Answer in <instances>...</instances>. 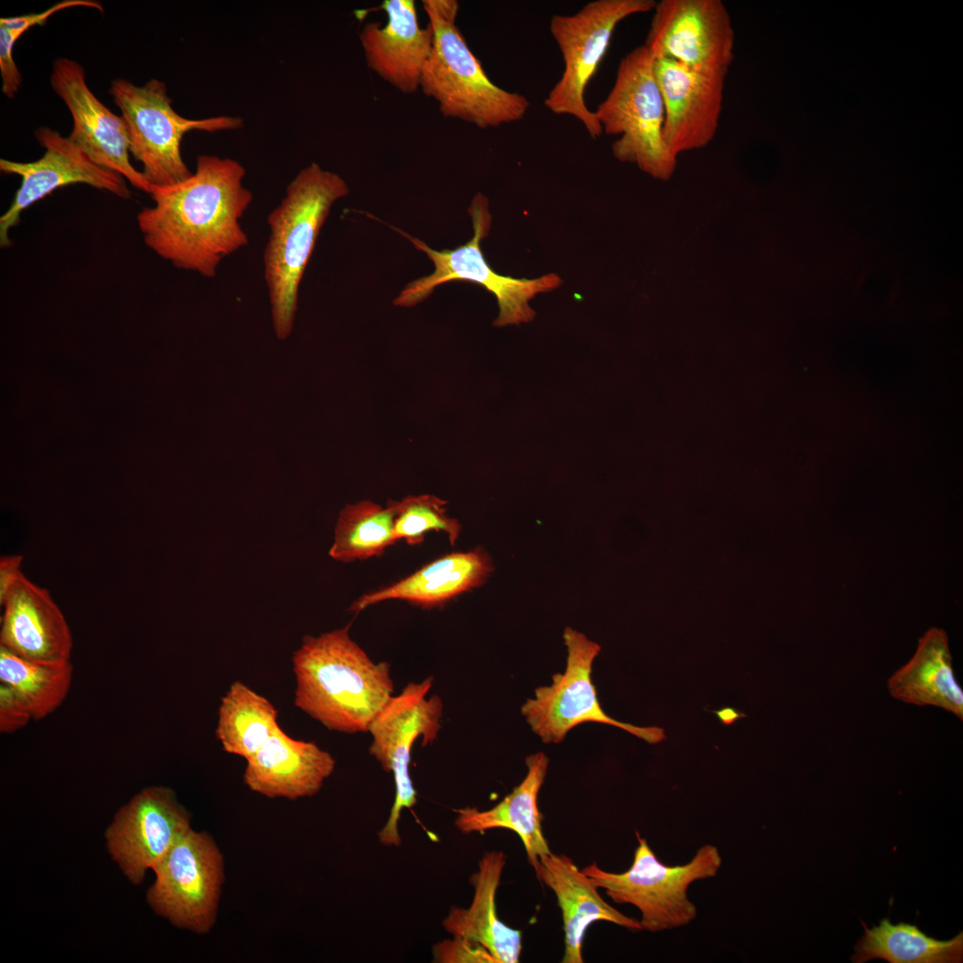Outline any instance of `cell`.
I'll list each match as a JSON object with an SVG mask.
<instances>
[{
    "mask_svg": "<svg viewBox=\"0 0 963 963\" xmlns=\"http://www.w3.org/2000/svg\"><path fill=\"white\" fill-rule=\"evenodd\" d=\"M492 570L491 558L482 548L447 554L395 583L363 595L350 610L358 613L387 600L424 608L440 606L482 585Z\"/></svg>",
    "mask_w": 963,
    "mask_h": 963,
    "instance_id": "7402d4cb",
    "label": "cell"
},
{
    "mask_svg": "<svg viewBox=\"0 0 963 963\" xmlns=\"http://www.w3.org/2000/svg\"><path fill=\"white\" fill-rule=\"evenodd\" d=\"M395 516L393 500H389L385 507L370 500L347 505L335 525L330 556L349 563L382 556L396 543Z\"/></svg>",
    "mask_w": 963,
    "mask_h": 963,
    "instance_id": "83f0119b",
    "label": "cell"
},
{
    "mask_svg": "<svg viewBox=\"0 0 963 963\" xmlns=\"http://www.w3.org/2000/svg\"><path fill=\"white\" fill-rule=\"evenodd\" d=\"M35 136L45 149L40 159L31 162L0 160L1 171L21 177L12 204L0 218L1 247L11 245L8 233L19 223L21 212L60 187L86 184L122 199L130 198L122 176L96 165L69 137L46 127L38 128Z\"/></svg>",
    "mask_w": 963,
    "mask_h": 963,
    "instance_id": "5bb4252c",
    "label": "cell"
},
{
    "mask_svg": "<svg viewBox=\"0 0 963 963\" xmlns=\"http://www.w3.org/2000/svg\"><path fill=\"white\" fill-rule=\"evenodd\" d=\"M433 678L409 682L398 696H391L368 727L372 736L369 753L383 770L391 773L395 782V799L385 826L379 831L380 842L386 846H399L401 838L399 820L404 808L416 803V791L409 775L411 750L422 737L423 745L432 744L441 728L443 704L437 695L428 696Z\"/></svg>",
    "mask_w": 963,
    "mask_h": 963,
    "instance_id": "8fae6325",
    "label": "cell"
},
{
    "mask_svg": "<svg viewBox=\"0 0 963 963\" xmlns=\"http://www.w3.org/2000/svg\"><path fill=\"white\" fill-rule=\"evenodd\" d=\"M664 107L663 139L676 157L701 149L715 137L722 112L725 75L694 70L666 58H654Z\"/></svg>",
    "mask_w": 963,
    "mask_h": 963,
    "instance_id": "e0dca14e",
    "label": "cell"
},
{
    "mask_svg": "<svg viewBox=\"0 0 963 963\" xmlns=\"http://www.w3.org/2000/svg\"><path fill=\"white\" fill-rule=\"evenodd\" d=\"M713 712L717 715L720 721L725 726L732 725L738 719L746 716L743 712H740L739 711L732 707H724L718 711H713Z\"/></svg>",
    "mask_w": 963,
    "mask_h": 963,
    "instance_id": "836d02e7",
    "label": "cell"
},
{
    "mask_svg": "<svg viewBox=\"0 0 963 963\" xmlns=\"http://www.w3.org/2000/svg\"><path fill=\"white\" fill-rule=\"evenodd\" d=\"M51 86L72 117L68 136L96 165L122 176L135 188L151 193L152 185L129 159V138L121 116L111 112L92 93L84 68L62 57L53 63Z\"/></svg>",
    "mask_w": 963,
    "mask_h": 963,
    "instance_id": "2e32d148",
    "label": "cell"
},
{
    "mask_svg": "<svg viewBox=\"0 0 963 963\" xmlns=\"http://www.w3.org/2000/svg\"><path fill=\"white\" fill-rule=\"evenodd\" d=\"M638 846L630 868L621 873L602 869L596 862L581 871L615 903L631 904L641 914L643 931L652 933L689 925L697 909L687 896L690 885L713 877L722 863L718 848L704 844L686 864L662 863L637 831Z\"/></svg>",
    "mask_w": 963,
    "mask_h": 963,
    "instance_id": "5b68a950",
    "label": "cell"
},
{
    "mask_svg": "<svg viewBox=\"0 0 963 963\" xmlns=\"http://www.w3.org/2000/svg\"><path fill=\"white\" fill-rule=\"evenodd\" d=\"M153 871L155 881L147 892L152 910L179 928L209 933L225 880L224 858L214 839L190 827Z\"/></svg>",
    "mask_w": 963,
    "mask_h": 963,
    "instance_id": "30bf717a",
    "label": "cell"
},
{
    "mask_svg": "<svg viewBox=\"0 0 963 963\" xmlns=\"http://www.w3.org/2000/svg\"><path fill=\"white\" fill-rule=\"evenodd\" d=\"M277 727L275 706L244 683L235 681L222 697L216 736L226 753L248 760Z\"/></svg>",
    "mask_w": 963,
    "mask_h": 963,
    "instance_id": "4316f807",
    "label": "cell"
},
{
    "mask_svg": "<svg viewBox=\"0 0 963 963\" xmlns=\"http://www.w3.org/2000/svg\"><path fill=\"white\" fill-rule=\"evenodd\" d=\"M548 761L541 752L528 756L525 760L527 774L509 794L489 810L481 811L474 807L455 810L456 827L464 834L483 833L494 828H506L516 833L535 871L539 860L551 852L543 835L542 815L538 806Z\"/></svg>",
    "mask_w": 963,
    "mask_h": 963,
    "instance_id": "cb8c5ba5",
    "label": "cell"
},
{
    "mask_svg": "<svg viewBox=\"0 0 963 963\" xmlns=\"http://www.w3.org/2000/svg\"><path fill=\"white\" fill-rule=\"evenodd\" d=\"M654 0H595L572 15H554L550 32L564 62L559 80L544 100L553 113L571 115L589 136L603 134L594 111L587 106L585 91L605 56L618 24L634 14L652 12Z\"/></svg>",
    "mask_w": 963,
    "mask_h": 963,
    "instance_id": "9c48e42d",
    "label": "cell"
},
{
    "mask_svg": "<svg viewBox=\"0 0 963 963\" xmlns=\"http://www.w3.org/2000/svg\"><path fill=\"white\" fill-rule=\"evenodd\" d=\"M434 955L439 962L497 963L482 946L458 937L437 944L434 947Z\"/></svg>",
    "mask_w": 963,
    "mask_h": 963,
    "instance_id": "4dcf8cb0",
    "label": "cell"
},
{
    "mask_svg": "<svg viewBox=\"0 0 963 963\" xmlns=\"http://www.w3.org/2000/svg\"><path fill=\"white\" fill-rule=\"evenodd\" d=\"M244 177L237 160L202 154L186 180L152 186L154 204L137 215L146 246L177 268L214 277L220 262L249 242L240 223L253 200Z\"/></svg>",
    "mask_w": 963,
    "mask_h": 963,
    "instance_id": "6da1fadb",
    "label": "cell"
},
{
    "mask_svg": "<svg viewBox=\"0 0 963 963\" xmlns=\"http://www.w3.org/2000/svg\"><path fill=\"white\" fill-rule=\"evenodd\" d=\"M433 43L419 89L446 118L486 129L521 120L530 108L524 95L497 86L468 46L457 25L456 0H423Z\"/></svg>",
    "mask_w": 963,
    "mask_h": 963,
    "instance_id": "277c9868",
    "label": "cell"
},
{
    "mask_svg": "<svg viewBox=\"0 0 963 963\" xmlns=\"http://www.w3.org/2000/svg\"><path fill=\"white\" fill-rule=\"evenodd\" d=\"M506 862L501 851L485 852L478 870L470 877L474 887L470 907H452L442 926L453 937L482 946L497 963H517L523 950L522 931L502 922L496 908V893Z\"/></svg>",
    "mask_w": 963,
    "mask_h": 963,
    "instance_id": "603a6c76",
    "label": "cell"
},
{
    "mask_svg": "<svg viewBox=\"0 0 963 963\" xmlns=\"http://www.w3.org/2000/svg\"><path fill=\"white\" fill-rule=\"evenodd\" d=\"M350 627L303 638L292 657L294 704L329 730L355 734L368 731L394 685L391 665L374 663Z\"/></svg>",
    "mask_w": 963,
    "mask_h": 963,
    "instance_id": "7a4b0ae2",
    "label": "cell"
},
{
    "mask_svg": "<svg viewBox=\"0 0 963 963\" xmlns=\"http://www.w3.org/2000/svg\"><path fill=\"white\" fill-rule=\"evenodd\" d=\"M644 45L694 70L727 76L735 54V30L721 0L656 2Z\"/></svg>",
    "mask_w": 963,
    "mask_h": 963,
    "instance_id": "4fadbf2b",
    "label": "cell"
},
{
    "mask_svg": "<svg viewBox=\"0 0 963 963\" xmlns=\"http://www.w3.org/2000/svg\"><path fill=\"white\" fill-rule=\"evenodd\" d=\"M537 878L556 894L564 933L563 963H582V942L588 927L607 921L631 932L643 931L639 920L628 917L607 903L573 860L552 852L539 860Z\"/></svg>",
    "mask_w": 963,
    "mask_h": 963,
    "instance_id": "44dd1931",
    "label": "cell"
},
{
    "mask_svg": "<svg viewBox=\"0 0 963 963\" xmlns=\"http://www.w3.org/2000/svg\"><path fill=\"white\" fill-rule=\"evenodd\" d=\"M33 719L30 710L21 697L8 685L0 686V729L13 732Z\"/></svg>",
    "mask_w": 963,
    "mask_h": 963,
    "instance_id": "1f68e13d",
    "label": "cell"
},
{
    "mask_svg": "<svg viewBox=\"0 0 963 963\" xmlns=\"http://www.w3.org/2000/svg\"><path fill=\"white\" fill-rule=\"evenodd\" d=\"M854 946L852 961L885 959L890 963H959L963 960V932L940 941L928 936L915 924H893L888 918L868 928Z\"/></svg>",
    "mask_w": 963,
    "mask_h": 963,
    "instance_id": "484cf974",
    "label": "cell"
},
{
    "mask_svg": "<svg viewBox=\"0 0 963 963\" xmlns=\"http://www.w3.org/2000/svg\"><path fill=\"white\" fill-rule=\"evenodd\" d=\"M335 768L334 758L313 742L297 740L280 727L246 760L243 782L268 798L315 795Z\"/></svg>",
    "mask_w": 963,
    "mask_h": 963,
    "instance_id": "ffe728a7",
    "label": "cell"
},
{
    "mask_svg": "<svg viewBox=\"0 0 963 963\" xmlns=\"http://www.w3.org/2000/svg\"><path fill=\"white\" fill-rule=\"evenodd\" d=\"M468 211L473 220V235L465 244L453 250H433L424 241L396 229L428 256L434 265V271L407 284L393 304L399 307L415 306L427 298L437 286L463 280L478 284L494 294L499 308L494 325L501 327L533 320L536 313L529 301L539 293L560 286L562 279L554 273L535 279H520L496 273L488 264L480 246L491 225L492 217L487 197L477 193Z\"/></svg>",
    "mask_w": 963,
    "mask_h": 963,
    "instance_id": "ba28073f",
    "label": "cell"
},
{
    "mask_svg": "<svg viewBox=\"0 0 963 963\" xmlns=\"http://www.w3.org/2000/svg\"><path fill=\"white\" fill-rule=\"evenodd\" d=\"M653 62L644 45L624 55L612 89L594 113L603 133L619 136L612 144L617 160L636 164L656 179L668 180L677 157L663 139L664 107Z\"/></svg>",
    "mask_w": 963,
    "mask_h": 963,
    "instance_id": "8992f818",
    "label": "cell"
},
{
    "mask_svg": "<svg viewBox=\"0 0 963 963\" xmlns=\"http://www.w3.org/2000/svg\"><path fill=\"white\" fill-rule=\"evenodd\" d=\"M72 666L37 663L0 646V680L10 686L27 704L32 718L40 720L65 699L71 683Z\"/></svg>",
    "mask_w": 963,
    "mask_h": 963,
    "instance_id": "f1b7e54d",
    "label": "cell"
},
{
    "mask_svg": "<svg viewBox=\"0 0 963 963\" xmlns=\"http://www.w3.org/2000/svg\"><path fill=\"white\" fill-rule=\"evenodd\" d=\"M190 827V815L175 793L151 786L120 808L105 836L112 859L132 883L140 884Z\"/></svg>",
    "mask_w": 963,
    "mask_h": 963,
    "instance_id": "9a60e30c",
    "label": "cell"
},
{
    "mask_svg": "<svg viewBox=\"0 0 963 963\" xmlns=\"http://www.w3.org/2000/svg\"><path fill=\"white\" fill-rule=\"evenodd\" d=\"M380 9L387 14L384 26L368 22L358 34L366 64L399 92L413 94L432 50V27H420L414 0H385Z\"/></svg>",
    "mask_w": 963,
    "mask_h": 963,
    "instance_id": "ac0fdd59",
    "label": "cell"
},
{
    "mask_svg": "<svg viewBox=\"0 0 963 963\" xmlns=\"http://www.w3.org/2000/svg\"><path fill=\"white\" fill-rule=\"evenodd\" d=\"M887 688L896 700L942 708L963 720V690L942 629L931 628L921 637L911 659L888 679Z\"/></svg>",
    "mask_w": 963,
    "mask_h": 963,
    "instance_id": "d4e9b609",
    "label": "cell"
},
{
    "mask_svg": "<svg viewBox=\"0 0 963 963\" xmlns=\"http://www.w3.org/2000/svg\"><path fill=\"white\" fill-rule=\"evenodd\" d=\"M564 639L568 652L564 672L554 674L550 686L537 687L535 696L521 708L532 731L545 744H558L568 731L586 722L618 727L652 745L666 738L663 728L638 727L608 716L591 679L600 646L572 628L564 630Z\"/></svg>",
    "mask_w": 963,
    "mask_h": 963,
    "instance_id": "7c38bea8",
    "label": "cell"
},
{
    "mask_svg": "<svg viewBox=\"0 0 963 963\" xmlns=\"http://www.w3.org/2000/svg\"><path fill=\"white\" fill-rule=\"evenodd\" d=\"M110 94L125 121L129 152L142 163L141 172L152 186L174 185L193 175L181 155L185 133L230 130L243 125L238 117L189 119L180 116L172 108L165 83L155 78L142 86L124 78L114 79Z\"/></svg>",
    "mask_w": 963,
    "mask_h": 963,
    "instance_id": "52a82bcc",
    "label": "cell"
},
{
    "mask_svg": "<svg viewBox=\"0 0 963 963\" xmlns=\"http://www.w3.org/2000/svg\"><path fill=\"white\" fill-rule=\"evenodd\" d=\"M0 603L4 607L0 646L32 662H70V628L46 589L21 572L0 597Z\"/></svg>",
    "mask_w": 963,
    "mask_h": 963,
    "instance_id": "d6986e66",
    "label": "cell"
},
{
    "mask_svg": "<svg viewBox=\"0 0 963 963\" xmlns=\"http://www.w3.org/2000/svg\"><path fill=\"white\" fill-rule=\"evenodd\" d=\"M21 556H4L0 561V597L4 596L9 587L21 573L20 566Z\"/></svg>",
    "mask_w": 963,
    "mask_h": 963,
    "instance_id": "d6a6232c",
    "label": "cell"
},
{
    "mask_svg": "<svg viewBox=\"0 0 963 963\" xmlns=\"http://www.w3.org/2000/svg\"><path fill=\"white\" fill-rule=\"evenodd\" d=\"M349 193L340 175L312 162L288 184L285 195L268 217L264 278L280 340L292 333L300 284L320 229L333 204Z\"/></svg>",
    "mask_w": 963,
    "mask_h": 963,
    "instance_id": "3957f363",
    "label": "cell"
},
{
    "mask_svg": "<svg viewBox=\"0 0 963 963\" xmlns=\"http://www.w3.org/2000/svg\"><path fill=\"white\" fill-rule=\"evenodd\" d=\"M396 510L393 538L397 542L405 539L409 545L424 541L426 532L442 531L450 544L457 542L461 525L447 514L448 502L430 494L408 496L400 501L393 500Z\"/></svg>",
    "mask_w": 963,
    "mask_h": 963,
    "instance_id": "f546056e",
    "label": "cell"
}]
</instances>
